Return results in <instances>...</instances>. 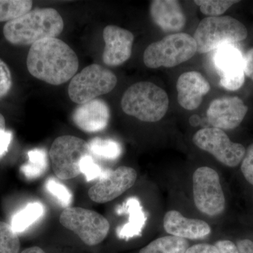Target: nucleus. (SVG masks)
<instances>
[{
    "instance_id": "nucleus-19",
    "label": "nucleus",
    "mask_w": 253,
    "mask_h": 253,
    "mask_svg": "<svg viewBox=\"0 0 253 253\" xmlns=\"http://www.w3.org/2000/svg\"><path fill=\"white\" fill-rule=\"evenodd\" d=\"M126 213L129 214V221L117 231V235L121 239L129 240L140 236L146 224V217L140 203L136 198L127 200L125 206Z\"/></svg>"
},
{
    "instance_id": "nucleus-9",
    "label": "nucleus",
    "mask_w": 253,
    "mask_h": 253,
    "mask_svg": "<svg viewBox=\"0 0 253 253\" xmlns=\"http://www.w3.org/2000/svg\"><path fill=\"white\" fill-rule=\"evenodd\" d=\"M195 205L199 211L210 216H217L225 209V198L219 176L209 167L198 168L193 175Z\"/></svg>"
},
{
    "instance_id": "nucleus-33",
    "label": "nucleus",
    "mask_w": 253,
    "mask_h": 253,
    "mask_svg": "<svg viewBox=\"0 0 253 253\" xmlns=\"http://www.w3.org/2000/svg\"><path fill=\"white\" fill-rule=\"evenodd\" d=\"M214 246L219 253H239L237 246L232 241L228 240L217 241Z\"/></svg>"
},
{
    "instance_id": "nucleus-37",
    "label": "nucleus",
    "mask_w": 253,
    "mask_h": 253,
    "mask_svg": "<svg viewBox=\"0 0 253 253\" xmlns=\"http://www.w3.org/2000/svg\"><path fill=\"white\" fill-rule=\"evenodd\" d=\"M6 130V123L4 116L0 113V131Z\"/></svg>"
},
{
    "instance_id": "nucleus-24",
    "label": "nucleus",
    "mask_w": 253,
    "mask_h": 253,
    "mask_svg": "<svg viewBox=\"0 0 253 253\" xmlns=\"http://www.w3.org/2000/svg\"><path fill=\"white\" fill-rule=\"evenodd\" d=\"M33 4L30 0H0V22L8 23L27 14Z\"/></svg>"
},
{
    "instance_id": "nucleus-15",
    "label": "nucleus",
    "mask_w": 253,
    "mask_h": 253,
    "mask_svg": "<svg viewBox=\"0 0 253 253\" xmlns=\"http://www.w3.org/2000/svg\"><path fill=\"white\" fill-rule=\"evenodd\" d=\"M111 112L104 100L96 99L81 104L73 113L74 124L86 133L104 130L109 125Z\"/></svg>"
},
{
    "instance_id": "nucleus-7",
    "label": "nucleus",
    "mask_w": 253,
    "mask_h": 253,
    "mask_svg": "<svg viewBox=\"0 0 253 253\" xmlns=\"http://www.w3.org/2000/svg\"><path fill=\"white\" fill-rule=\"evenodd\" d=\"M89 155L91 153L88 143L71 135L56 138L49 151L53 171L62 180L73 179L81 174L80 163Z\"/></svg>"
},
{
    "instance_id": "nucleus-28",
    "label": "nucleus",
    "mask_w": 253,
    "mask_h": 253,
    "mask_svg": "<svg viewBox=\"0 0 253 253\" xmlns=\"http://www.w3.org/2000/svg\"><path fill=\"white\" fill-rule=\"evenodd\" d=\"M81 174L85 176L86 181H91L94 179H101L106 175L109 169H104L95 162L91 155L83 158L80 163Z\"/></svg>"
},
{
    "instance_id": "nucleus-8",
    "label": "nucleus",
    "mask_w": 253,
    "mask_h": 253,
    "mask_svg": "<svg viewBox=\"0 0 253 253\" xmlns=\"http://www.w3.org/2000/svg\"><path fill=\"white\" fill-rule=\"evenodd\" d=\"M65 228L74 232L87 246L102 242L109 232L110 224L99 213L77 207L65 208L59 218Z\"/></svg>"
},
{
    "instance_id": "nucleus-1",
    "label": "nucleus",
    "mask_w": 253,
    "mask_h": 253,
    "mask_svg": "<svg viewBox=\"0 0 253 253\" xmlns=\"http://www.w3.org/2000/svg\"><path fill=\"white\" fill-rule=\"evenodd\" d=\"M26 63L31 76L52 85L67 83L79 68L77 54L57 38H46L32 44Z\"/></svg>"
},
{
    "instance_id": "nucleus-20",
    "label": "nucleus",
    "mask_w": 253,
    "mask_h": 253,
    "mask_svg": "<svg viewBox=\"0 0 253 253\" xmlns=\"http://www.w3.org/2000/svg\"><path fill=\"white\" fill-rule=\"evenodd\" d=\"M44 208L40 202L31 203L13 216L11 225L15 232H23L42 217Z\"/></svg>"
},
{
    "instance_id": "nucleus-6",
    "label": "nucleus",
    "mask_w": 253,
    "mask_h": 253,
    "mask_svg": "<svg viewBox=\"0 0 253 253\" xmlns=\"http://www.w3.org/2000/svg\"><path fill=\"white\" fill-rule=\"evenodd\" d=\"M117 83L112 71L99 64L89 65L72 78L68 96L76 104H85L112 91Z\"/></svg>"
},
{
    "instance_id": "nucleus-36",
    "label": "nucleus",
    "mask_w": 253,
    "mask_h": 253,
    "mask_svg": "<svg viewBox=\"0 0 253 253\" xmlns=\"http://www.w3.org/2000/svg\"><path fill=\"white\" fill-rule=\"evenodd\" d=\"M21 253H46L38 246H33V247L28 248V249H25Z\"/></svg>"
},
{
    "instance_id": "nucleus-31",
    "label": "nucleus",
    "mask_w": 253,
    "mask_h": 253,
    "mask_svg": "<svg viewBox=\"0 0 253 253\" xmlns=\"http://www.w3.org/2000/svg\"><path fill=\"white\" fill-rule=\"evenodd\" d=\"M12 137L11 131H0V158H2L7 152Z\"/></svg>"
},
{
    "instance_id": "nucleus-17",
    "label": "nucleus",
    "mask_w": 253,
    "mask_h": 253,
    "mask_svg": "<svg viewBox=\"0 0 253 253\" xmlns=\"http://www.w3.org/2000/svg\"><path fill=\"white\" fill-rule=\"evenodd\" d=\"M150 14L158 27L168 33L180 31L186 25L185 14L176 0H154L150 4Z\"/></svg>"
},
{
    "instance_id": "nucleus-34",
    "label": "nucleus",
    "mask_w": 253,
    "mask_h": 253,
    "mask_svg": "<svg viewBox=\"0 0 253 253\" xmlns=\"http://www.w3.org/2000/svg\"><path fill=\"white\" fill-rule=\"evenodd\" d=\"M245 76L253 81V48L247 51L244 57Z\"/></svg>"
},
{
    "instance_id": "nucleus-2",
    "label": "nucleus",
    "mask_w": 253,
    "mask_h": 253,
    "mask_svg": "<svg viewBox=\"0 0 253 253\" xmlns=\"http://www.w3.org/2000/svg\"><path fill=\"white\" fill-rule=\"evenodd\" d=\"M63 28V18L56 9L42 8L31 10L6 23L3 33L11 44L27 46L46 38H56L62 33Z\"/></svg>"
},
{
    "instance_id": "nucleus-27",
    "label": "nucleus",
    "mask_w": 253,
    "mask_h": 253,
    "mask_svg": "<svg viewBox=\"0 0 253 253\" xmlns=\"http://www.w3.org/2000/svg\"><path fill=\"white\" fill-rule=\"evenodd\" d=\"M46 189L54 196L59 204L64 208L68 206L72 203L73 196L71 191L63 184L56 181L53 178H50L46 182Z\"/></svg>"
},
{
    "instance_id": "nucleus-29",
    "label": "nucleus",
    "mask_w": 253,
    "mask_h": 253,
    "mask_svg": "<svg viewBox=\"0 0 253 253\" xmlns=\"http://www.w3.org/2000/svg\"><path fill=\"white\" fill-rule=\"evenodd\" d=\"M12 86L11 71L6 63L0 59V99L9 92Z\"/></svg>"
},
{
    "instance_id": "nucleus-23",
    "label": "nucleus",
    "mask_w": 253,
    "mask_h": 253,
    "mask_svg": "<svg viewBox=\"0 0 253 253\" xmlns=\"http://www.w3.org/2000/svg\"><path fill=\"white\" fill-rule=\"evenodd\" d=\"M91 154L103 159L114 161L122 154V146L111 139L96 137L88 142Z\"/></svg>"
},
{
    "instance_id": "nucleus-26",
    "label": "nucleus",
    "mask_w": 253,
    "mask_h": 253,
    "mask_svg": "<svg viewBox=\"0 0 253 253\" xmlns=\"http://www.w3.org/2000/svg\"><path fill=\"white\" fill-rule=\"evenodd\" d=\"M200 6L201 12L208 17H217L239 1L233 0H198L194 1Z\"/></svg>"
},
{
    "instance_id": "nucleus-12",
    "label": "nucleus",
    "mask_w": 253,
    "mask_h": 253,
    "mask_svg": "<svg viewBox=\"0 0 253 253\" xmlns=\"http://www.w3.org/2000/svg\"><path fill=\"white\" fill-rule=\"evenodd\" d=\"M213 59L223 88L236 91L244 85V56L238 48L231 44L221 46L216 51Z\"/></svg>"
},
{
    "instance_id": "nucleus-5",
    "label": "nucleus",
    "mask_w": 253,
    "mask_h": 253,
    "mask_svg": "<svg viewBox=\"0 0 253 253\" xmlns=\"http://www.w3.org/2000/svg\"><path fill=\"white\" fill-rule=\"evenodd\" d=\"M196 52L194 38L186 33H177L151 43L145 49L143 59L148 68H172L189 61Z\"/></svg>"
},
{
    "instance_id": "nucleus-4",
    "label": "nucleus",
    "mask_w": 253,
    "mask_h": 253,
    "mask_svg": "<svg viewBox=\"0 0 253 253\" xmlns=\"http://www.w3.org/2000/svg\"><path fill=\"white\" fill-rule=\"evenodd\" d=\"M248 37L246 26L229 16L205 18L196 28L193 38L200 54L217 49L224 44L244 41Z\"/></svg>"
},
{
    "instance_id": "nucleus-13",
    "label": "nucleus",
    "mask_w": 253,
    "mask_h": 253,
    "mask_svg": "<svg viewBox=\"0 0 253 253\" xmlns=\"http://www.w3.org/2000/svg\"><path fill=\"white\" fill-rule=\"evenodd\" d=\"M249 109L238 96H224L213 100L207 111L208 122L221 130L235 129L244 121Z\"/></svg>"
},
{
    "instance_id": "nucleus-22",
    "label": "nucleus",
    "mask_w": 253,
    "mask_h": 253,
    "mask_svg": "<svg viewBox=\"0 0 253 253\" xmlns=\"http://www.w3.org/2000/svg\"><path fill=\"white\" fill-rule=\"evenodd\" d=\"M28 163L21 166V172L28 179H36L44 174L48 167L47 156L45 150H31L28 151Z\"/></svg>"
},
{
    "instance_id": "nucleus-25",
    "label": "nucleus",
    "mask_w": 253,
    "mask_h": 253,
    "mask_svg": "<svg viewBox=\"0 0 253 253\" xmlns=\"http://www.w3.org/2000/svg\"><path fill=\"white\" fill-rule=\"evenodd\" d=\"M20 240L10 224L0 221V253H19Z\"/></svg>"
},
{
    "instance_id": "nucleus-14",
    "label": "nucleus",
    "mask_w": 253,
    "mask_h": 253,
    "mask_svg": "<svg viewBox=\"0 0 253 253\" xmlns=\"http://www.w3.org/2000/svg\"><path fill=\"white\" fill-rule=\"evenodd\" d=\"M105 42L103 61L106 66H121L130 58L134 35L127 30L118 26H106L103 31Z\"/></svg>"
},
{
    "instance_id": "nucleus-21",
    "label": "nucleus",
    "mask_w": 253,
    "mask_h": 253,
    "mask_svg": "<svg viewBox=\"0 0 253 253\" xmlns=\"http://www.w3.org/2000/svg\"><path fill=\"white\" fill-rule=\"evenodd\" d=\"M188 248L187 240L167 236L154 240L143 248L139 253H184Z\"/></svg>"
},
{
    "instance_id": "nucleus-16",
    "label": "nucleus",
    "mask_w": 253,
    "mask_h": 253,
    "mask_svg": "<svg viewBox=\"0 0 253 253\" xmlns=\"http://www.w3.org/2000/svg\"><path fill=\"white\" fill-rule=\"evenodd\" d=\"M177 100L184 109H198L205 95L211 90L209 82L197 71H189L181 74L176 82Z\"/></svg>"
},
{
    "instance_id": "nucleus-3",
    "label": "nucleus",
    "mask_w": 253,
    "mask_h": 253,
    "mask_svg": "<svg viewBox=\"0 0 253 253\" xmlns=\"http://www.w3.org/2000/svg\"><path fill=\"white\" fill-rule=\"evenodd\" d=\"M123 111L143 122L161 121L167 113L166 91L151 82H139L127 88L121 100Z\"/></svg>"
},
{
    "instance_id": "nucleus-30",
    "label": "nucleus",
    "mask_w": 253,
    "mask_h": 253,
    "mask_svg": "<svg viewBox=\"0 0 253 253\" xmlns=\"http://www.w3.org/2000/svg\"><path fill=\"white\" fill-rule=\"evenodd\" d=\"M241 171L246 180L253 186V143L246 149L242 161H241Z\"/></svg>"
},
{
    "instance_id": "nucleus-11",
    "label": "nucleus",
    "mask_w": 253,
    "mask_h": 253,
    "mask_svg": "<svg viewBox=\"0 0 253 253\" xmlns=\"http://www.w3.org/2000/svg\"><path fill=\"white\" fill-rule=\"evenodd\" d=\"M137 177L135 169L121 166L115 170L109 169L89 190V199L97 204L113 201L134 185Z\"/></svg>"
},
{
    "instance_id": "nucleus-35",
    "label": "nucleus",
    "mask_w": 253,
    "mask_h": 253,
    "mask_svg": "<svg viewBox=\"0 0 253 253\" xmlns=\"http://www.w3.org/2000/svg\"><path fill=\"white\" fill-rule=\"evenodd\" d=\"M236 246L239 253H253V242L251 240H241Z\"/></svg>"
},
{
    "instance_id": "nucleus-10",
    "label": "nucleus",
    "mask_w": 253,
    "mask_h": 253,
    "mask_svg": "<svg viewBox=\"0 0 253 253\" xmlns=\"http://www.w3.org/2000/svg\"><path fill=\"white\" fill-rule=\"evenodd\" d=\"M194 144L210 153L228 167L234 168L242 161L246 149L242 144L233 142L224 130L215 127L203 128L193 136Z\"/></svg>"
},
{
    "instance_id": "nucleus-32",
    "label": "nucleus",
    "mask_w": 253,
    "mask_h": 253,
    "mask_svg": "<svg viewBox=\"0 0 253 253\" xmlns=\"http://www.w3.org/2000/svg\"><path fill=\"white\" fill-rule=\"evenodd\" d=\"M184 253H219L215 246L213 245L201 244L194 245L188 248Z\"/></svg>"
},
{
    "instance_id": "nucleus-18",
    "label": "nucleus",
    "mask_w": 253,
    "mask_h": 253,
    "mask_svg": "<svg viewBox=\"0 0 253 253\" xmlns=\"http://www.w3.org/2000/svg\"><path fill=\"white\" fill-rule=\"evenodd\" d=\"M165 230L171 236L184 239H200L209 235L211 228L205 221L184 217L176 211H170L163 219Z\"/></svg>"
}]
</instances>
